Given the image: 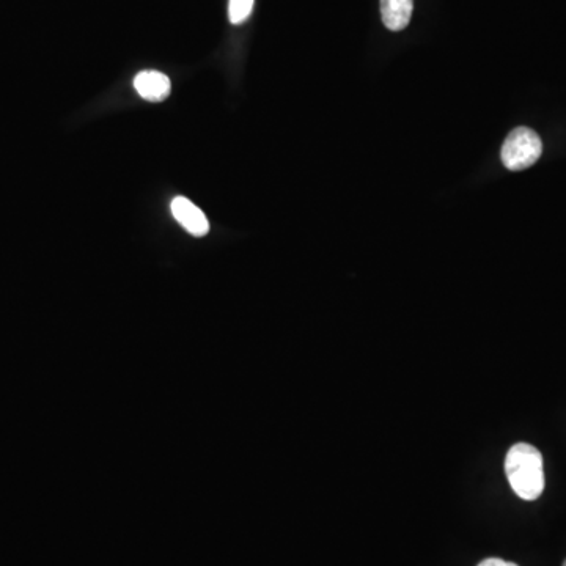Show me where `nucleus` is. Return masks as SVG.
Here are the masks:
<instances>
[{
	"mask_svg": "<svg viewBox=\"0 0 566 566\" xmlns=\"http://www.w3.org/2000/svg\"><path fill=\"white\" fill-rule=\"evenodd\" d=\"M505 474L521 499L537 500L543 494V456L537 447L526 442L513 445L505 458Z\"/></svg>",
	"mask_w": 566,
	"mask_h": 566,
	"instance_id": "1",
	"label": "nucleus"
},
{
	"mask_svg": "<svg viewBox=\"0 0 566 566\" xmlns=\"http://www.w3.org/2000/svg\"><path fill=\"white\" fill-rule=\"evenodd\" d=\"M543 153V144L535 131L530 128H516L508 134L500 151L504 166L513 172L529 169Z\"/></svg>",
	"mask_w": 566,
	"mask_h": 566,
	"instance_id": "2",
	"label": "nucleus"
},
{
	"mask_svg": "<svg viewBox=\"0 0 566 566\" xmlns=\"http://www.w3.org/2000/svg\"><path fill=\"white\" fill-rule=\"evenodd\" d=\"M172 214L175 219H177L178 224L186 230V232L191 233V235L205 236L206 233L210 232V222L206 219L203 211L200 210L199 206H195L191 200L184 199V197H177L173 199Z\"/></svg>",
	"mask_w": 566,
	"mask_h": 566,
	"instance_id": "3",
	"label": "nucleus"
},
{
	"mask_svg": "<svg viewBox=\"0 0 566 566\" xmlns=\"http://www.w3.org/2000/svg\"><path fill=\"white\" fill-rule=\"evenodd\" d=\"M134 87L144 100L162 101L169 96L172 84L166 74L159 73V71H142L134 79Z\"/></svg>",
	"mask_w": 566,
	"mask_h": 566,
	"instance_id": "4",
	"label": "nucleus"
},
{
	"mask_svg": "<svg viewBox=\"0 0 566 566\" xmlns=\"http://www.w3.org/2000/svg\"><path fill=\"white\" fill-rule=\"evenodd\" d=\"M412 8H414L412 0H381L384 26L392 32L406 29L411 21Z\"/></svg>",
	"mask_w": 566,
	"mask_h": 566,
	"instance_id": "5",
	"label": "nucleus"
},
{
	"mask_svg": "<svg viewBox=\"0 0 566 566\" xmlns=\"http://www.w3.org/2000/svg\"><path fill=\"white\" fill-rule=\"evenodd\" d=\"M254 2L255 0H230V5H228L230 23H244L249 18L252 10H254Z\"/></svg>",
	"mask_w": 566,
	"mask_h": 566,
	"instance_id": "6",
	"label": "nucleus"
},
{
	"mask_svg": "<svg viewBox=\"0 0 566 566\" xmlns=\"http://www.w3.org/2000/svg\"><path fill=\"white\" fill-rule=\"evenodd\" d=\"M478 566H518L515 563L505 562L502 559H486Z\"/></svg>",
	"mask_w": 566,
	"mask_h": 566,
	"instance_id": "7",
	"label": "nucleus"
},
{
	"mask_svg": "<svg viewBox=\"0 0 566 566\" xmlns=\"http://www.w3.org/2000/svg\"><path fill=\"white\" fill-rule=\"evenodd\" d=\"M563 566H566V560H565V563H563Z\"/></svg>",
	"mask_w": 566,
	"mask_h": 566,
	"instance_id": "8",
	"label": "nucleus"
}]
</instances>
